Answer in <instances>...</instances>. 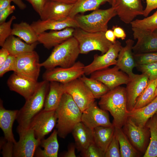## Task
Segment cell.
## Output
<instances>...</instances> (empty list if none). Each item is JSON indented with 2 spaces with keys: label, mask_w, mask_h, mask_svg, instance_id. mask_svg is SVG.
<instances>
[{
  "label": "cell",
  "mask_w": 157,
  "mask_h": 157,
  "mask_svg": "<svg viewBox=\"0 0 157 157\" xmlns=\"http://www.w3.org/2000/svg\"><path fill=\"white\" fill-rule=\"evenodd\" d=\"M29 2L34 10L40 16L47 0H25Z\"/></svg>",
  "instance_id": "45"
},
{
  "label": "cell",
  "mask_w": 157,
  "mask_h": 157,
  "mask_svg": "<svg viewBox=\"0 0 157 157\" xmlns=\"http://www.w3.org/2000/svg\"><path fill=\"white\" fill-rule=\"evenodd\" d=\"M19 139L14 144L13 157H33L41 140L37 139L33 130L29 128L19 134Z\"/></svg>",
  "instance_id": "13"
},
{
  "label": "cell",
  "mask_w": 157,
  "mask_h": 157,
  "mask_svg": "<svg viewBox=\"0 0 157 157\" xmlns=\"http://www.w3.org/2000/svg\"><path fill=\"white\" fill-rule=\"evenodd\" d=\"M80 54L78 43L73 36L55 46L47 58L40 63L46 69L57 66L67 68L76 62Z\"/></svg>",
  "instance_id": "4"
},
{
  "label": "cell",
  "mask_w": 157,
  "mask_h": 157,
  "mask_svg": "<svg viewBox=\"0 0 157 157\" xmlns=\"http://www.w3.org/2000/svg\"><path fill=\"white\" fill-rule=\"evenodd\" d=\"M115 129L113 126H99L93 130L94 142L104 154L114 135Z\"/></svg>",
  "instance_id": "31"
},
{
  "label": "cell",
  "mask_w": 157,
  "mask_h": 157,
  "mask_svg": "<svg viewBox=\"0 0 157 157\" xmlns=\"http://www.w3.org/2000/svg\"><path fill=\"white\" fill-rule=\"evenodd\" d=\"M122 47L121 43L116 40L105 53L100 55H94L92 61L89 64L85 66L84 74L90 75L95 71L107 68L111 65H115Z\"/></svg>",
  "instance_id": "11"
},
{
  "label": "cell",
  "mask_w": 157,
  "mask_h": 157,
  "mask_svg": "<svg viewBox=\"0 0 157 157\" xmlns=\"http://www.w3.org/2000/svg\"><path fill=\"white\" fill-rule=\"evenodd\" d=\"M72 132L76 147L79 151L87 148L94 142L93 130L87 127L81 122L76 125Z\"/></svg>",
  "instance_id": "26"
},
{
  "label": "cell",
  "mask_w": 157,
  "mask_h": 157,
  "mask_svg": "<svg viewBox=\"0 0 157 157\" xmlns=\"http://www.w3.org/2000/svg\"><path fill=\"white\" fill-rule=\"evenodd\" d=\"M15 9L14 5H10L7 8L0 11V24L6 22L8 17L13 13Z\"/></svg>",
  "instance_id": "46"
},
{
  "label": "cell",
  "mask_w": 157,
  "mask_h": 157,
  "mask_svg": "<svg viewBox=\"0 0 157 157\" xmlns=\"http://www.w3.org/2000/svg\"><path fill=\"white\" fill-rule=\"evenodd\" d=\"M76 146L75 144H71L68 147L67 151L63 155L64 157H76L75 152Z\"/></svg>",
  "instance_id": "50"
},
{
  "label": "cell",
  "mask_w": 157,
  "mask_h": 157,
  "mask_svg": "<svg viewBox=\"0 0 157 157\" xmlns=\"http://www.w3.org/2000/svg\"><path fill=\"white\" fill-rule=\"evenodd\" d=\"M136 65H145L157 62V51L134 54Z\"/></svg>",
  "instance_id": "38"
},
{
  "label": "cell",
  "mask_w": 157,
  "mask_h": 157,
  "mask_svg": "<svg viewBox=\"0 0 157 157\" xmlns=\"http://www.w3.org/2000/svg\"><path fill=\"white\" fill-rule=\"evenodd\" d=\"M145 126L149 129L150 141L144 157H157V113L150 118Z\"/></svg>",
  "instance_id": "34"
},
{
  "label": "cell",
  "mask_w": 157,
  "mask_h": 157,
  "mask_svg": "<svg viewBox=\"0 0 157 157\" xmlns=\"http://www.w3.org/2000/svg\"><path fill=\"white\" fill-rule=\"evenodd\" d=\"M40 83L14 72L8 78L7 84L11 90L19 94L26 100L35 93L39 87Z\"/></svg>",
  "instance_id": "19"
},
{
  "label": "cell",
  "mask_w": 157,
  "mask_h": 157,
  "mask_svg": "<svg viewBox=\"0 0 157 157\" xmlns=\"http://www.w3.org/2000/svg\"><path fill=\"white\" fill-rule=\"evenodd\" d=\"M57 121L55 110L43 109L33 118L29 128L33 130L36 138L41 140L52 131L56 126Z\"/></svg>",
  "instance_id": "12"
},
{
  "label": "cell",
  "mask_w": 157,
  "mask_h": 157,
  "mask_svg": "<svg viewBox=\"0 0 157 157\" xmlns=\"http://www.w3.org/2000/svg\"><path fill=\"white\" fill-rule=\"evenodd\" d=\"M90 75V77L101 82L110 90L121 85L126 84L130 79L128 75L116 65L111 68L95 71Z\"/></svg>",
  "instance_id": "14"
},
{
  "label": "cell",
  "mask_w": 157,
  "mask_h": 157,
  "mask_svg": "<svg viewBox=\"0 0 157 157\" xmlns=\"http://www.w3.org/2000/svg\"><path fill=\"white\" fill-rule=\"evenodd\" d=\"M49 87V82L43 80L40 82L35 93L26 100L24 106L18 110L16 119L18 124L17 131L19 134L29 129L33 118L44 109Z\"/></svg>",
  "instance_id": "3"
},
{
  "label": "cell",
  "mask_w": 157,
  "mask_h": 157,
  "mask_svg": "<svg viewBox=\"0 0 157 157\" xmlns=\"http://www.w3.org/2000/svg\"><path fill=\"white\" fill-rule=\"evenodd\" d=\"M18 111L6 109L3 107L2 101L0 100V127L3 131L5 138L14 144L17 142L14 138L13 127L16 119Z\"/></svg>",
  "instance_id": "25"
},
{
  "label": "cell",
  "mask_w": 157,
  "mask_h": 157,
  "mask_svg": "<svg viewBox=\"0 0 157 157\" xmlns=\"http://www.w3.org/2000/svg\"><path fill=\"white\" fill-rule=\"evenodd\" d=\"M16 17L12 16L7 22L0 24V46L2 47L7 38L12 35L11 26Z\"/></svg>",
  "instance_id": "39"
},
{
  "label": "cell",
  "mask_w": 157,
  "mask_h": 157,
  "mask_svg": "<svg viewBox=\"0 0 157 157\" xmlns=\"http://www.w3.org/2000/svg\"><path fill=\"white\" fill-rule=\"evenodd\" d=\"M79 78L87 86L95 99L100 98L110 90L101 82L90 77H88L85 74Z\"/></svg>",
  "instance_id": "36"
},
{
  "label": "cell",
  "mask_w": 157,
  "mask_h": 157,
  "mask_svg": "<svg viewBox=\"0 0 157 157\" xmlns=\"http://www.w3.org/2000/svg\"><path fill=\"white\" fill-rule=\"evenodd\" d=\"M11 0H0V11L11 5Z\"/></svg>",
  "instance_id": "53"
},
{
  "label": "cell",
  "mask_w": 157,
  "mask_h": 157,
  "mask_svg": "<svg viewBox=\"0 0 157 157\" xmlns=\"http://www.w3.org/2000/svg\"><path fill=\"white\" fill-rule=\"evenodd\" d=\"M81 155L83 157H104V153L94 142L87 148L81 151Z\"/></svg>",
  "instance_id": "42"
},
{
  "label": "cell",
  "mask_w": 157,
  "mask_h": 157,
  "mask_svg": "<svg viewBox=\"0 0 157 157\" xmlns=\"http://www.w3.org/2000/svg\"><path fill=\"white\" fill-rule=\"evenodd\" d=\"M64 88L65 92L71 96L82 112L95 102L93 94L79 78L64 84Z\"/></svg>",
  "instance_id": "8"
},
{
  "label": "cell",
  "mask_w": 157,
  "mask_h": 157,
  "mask_svg": "<svg viewBox=\"0 0 157 157\" xmlns=\"http://www.w3.org/2000/svg\"><path fill=\"white\" fill-rule=\"evenodd\" d=\"M105 33H91L79 28H74L73 36L78 43L80 54H85L93 51H99L101 55L106 52L113 43L106 38Z\"/></svg>",
  "instance_id": "6"
},
{
  "label": "cell",
  "mask_w": 157,
  "mask_h": 157,
  "mask_svg": "<svg viewBox=\"0 0 157 157\" xmlns=\"http://www.w3.org/2000/svg\"><path fill=\"white\" fill-rule=\"evenodd\" d=\"M11 35L17 37L28 44L38 42V35L31 25L26 22L13 24Z\"/></svg>",
  "instance_id": "30"
},
{
  "label": "cell",
  "mask_w": 157,
  "mask_h": 157,
  "mask_svg": "<svg viewBox=\"0 0 157 157\" xmlns=\"http://www.w3.org/2000/svg\"><path fill=\"white\" fill-rule=\"evenodd\" d=\"M106 2L111 5L112 0H78L72 8L69 17L74 18L79 13L94 11Z\"/></svg>",
  "instance_id": "33"
},
{
  "label": "cell",
  "mask_w": 157,
  "mask_h": 157,
  "mask_svg": "<svg viewBox=\"0 0 157 157\" xmlns=\"http://www.w3.org/2000/svg\"><path fill=\"white\" fill-rule=\"evenodd\" d=\"M122 128L133 146L139 152L144 154L150 141L149 129L146 126L141 127L136 125L128 117Z\"/></svg>",
  "instance_id": "9"
},
{
  "label": "cell",
  "mask_w": 157,
  "mask_h": 157,
  "mask_svg": "<svg viewBox=\"0 0 157 157\" xmlns=\"http://www.w3.org/2000/svg\"><path fill=\"white\" fill-rule=\"evenodd\" d=\"M84 65L80 61L67 68L60 67L46 69L42 75L44 80L56 81L63 84L71 82L84 74Z\"/></svg>",
  "instance_id": "10"
},
{
  "label": "cell",
  "mask_w": 157,
  "mask_h": 157,
  "mask_svg": "<svg viewBox=\"0 0 157 157\" xmlns=\"http://www.w3.org/2000/svg\"><path fill=\"white\" fill-rule=\"evenodd\" d=\"M16 57L10 55L4 64L0 67V77H2L6 72L14 71Z\"/></svg>",
  "instance_id": "43"
},
{
  "label": "cell",
  "mask_w": 157,
  "mask_h": 157,
  "mask_svg": "<svg viewBox=\"0 0 157 157\" xmlns=\"http://www.w3.org/2000/svg\"><path fill=\"white\" fill-rule=\"evenodd\" d=\"M113 7L120 19L126 24H130L137 16L143 15L142 0H116Z\"/></svg>",
  "instance_id": "16"
},
{
  "label": "cell",
  "mask_w": 157,
  "mask_h": 157,
  "mask_svg": "<svg viewBox=\"0 0 157 157\" xmlns=\"http://www.w3.org/2000/svg\"><path fill=\"white\" fill-rule=\"evenodd\" d=\"M38 42L28 44L19 38L11 35L7 38L2 47L6 49L10 55L16 57L34 51Z\"/></svg>",
  "instance_id": "27"
},
{
  "label": "cell",
  "mask_w": 157,
  "mask_h": 157,
  "mask_svg": "<svg viewBox=\"0 0 157 157\" xmlns=\"http://www.w3.org/2000/svg\"><path fill=\"white\" fill-rule=\"evenodd\" d=\"M115 134L119 141L121 157H139L142 154L133 146L122 128L115 127Z\"/></svg>",
  "instance_id": "32"
},
{
  "label": "cell",
  "mask_w": 157,
  "mask_h": 157,
  "mask_svg": "<svg viewBox=\"0 0 157 157\" xmlns=\"http://www.w3.org/2000/svg\"><path fill=\"white\" fill-rule=\"evenodd\" d=\"M39 57L34 50L16 57L14 72L22 76L37 81L41 66Z\"/></svg>",
  "instance_id": "7"
},
{
  "label": "cell",
  "mask_w": 157,
  "mask_h": 157,
  "mask_svg": "<svg viewBox=\"0 0 157 157\" xmlns=\"http://www.w3.org/2000/svg\"><path fill=\"white\" fill-rule=\"evenodd\" d=\"M146 6L144 9L143 16L147 17L153 10L157 8V0H146Z\"/></svg>",
  "instance_id": "47"
},
{
  "label": "cell",
  "mask_w": 157,
  "mask_h": 157,
  "mask_svg": "<svg viewBox=\"0 0 157 157\" xmlns=\"http://www.w3.org/2000/svg\"><path fill=\"white\" fill-rule=\"evenodd\" d=\"M55 111L58 135L64 139L72 132L76 125L81 122L82 112L71 96L65 92Z\"/></svg>",
  "instance_id": "2"
},
{
  "label": "cell",
  "mask_w": 157,
  "mask_h": 157,
  "mask_svg": "<svg viewBox=\"0 0 157 157\" xmlns=\"http://www.w3.org/2000/svg\"><path fill=\"white\" fill-rule=\"evenodd\" d=\"M157 86V79L150 81L147 87L137 99L134 109L143 107L152 101L156 97L155 93Z\"/></svg>",
  "instance_id": "35"
},
{
  "label": "cell",
  "mask_w": 157,
  "mask_h": 157,
  "mask_svg": "<svg viewBox=\"0 0 157 157\" xmlns=\"http://www.w3.org/2000/svg\"><path fill=\"white\" fill-rule=\"evenodd\" d=\"M74 5L66 4L47 0L40 16V19L42 20L65 19L69 17Z\"/></svg>",
  "instance_id": "21"
},
{
  "label": "cell",
  "mask_w": 157,
  "mask_h": 157,
  "mask_svg": "<svg viewBox=\"0 0 157 157\" xmlns=\"http://www.w3.org/2000/svg\"><path fill=\"white\" fill-rule=\"evenodd\" d=\"M31 25L38 35L49 30L59 31L67 28H78L75 19L69 17L63 20L40 19L33 22Z\"/></svg>",
  "instance_id": "22"
},
{
  "label": "cell",
  "mask_w": 157,
  "mask_h": 157,
  "mask_svg": "<svg viewBox=\"0 0 157 157\" xmlns=\"http://www.w3.org/2000/svg\"><path fill=\"white\" fill-rule=\"evenodd\" d=\"M117 15L115 8L105 10L97 9L86 15H76L74 18L78 28L87 32H105L109 21Z\"/></svg>",
  "instance_id": "5"
},
{
  "label": "cell",
  "mask_w": 157,
  "mask_h": 157,
  "mask_svg": "<svg viewBox=\"0 0 157 157\" xmlns=\"http://www.w3.org/2000/svg\"><path fill=\"white\" fill-rule=\"evenodd\" d=\"M150 81L147 76L142 73L135 74L130 79L125 88L128 112L133 110L137 100L148 85Z\"/></svg>",
  "instance_id": "18"
},
{
  "label": "cell",
  "mask_w": 157,
  "mask_h": 157,
  "mask_svg": "<svg viewBox=\"0 0 157 157\" xmlns=\"http://www.w3.org/2000/svg\"><path fill=\"white\" fill-rule=\"evenodd\" d=\"M155 95L156 97L157 96V87L156 88V91H155Z\"/></svg>",
  "instance_id": "57"
},
{
  "label": "cell",
  "mask_w": 157,
  "mask_h": 157,
  "mask_svg": "<svg viewBox=\"0 0 157 157\" xmlns=\"http://www.w3.org/2000/svg\"><path fill=\"white\" fill-rule=\"evenodd\" d=\"M153 32L157 36V28Z\"/></svg>",
  "instance_id": "56"
},
{
  "label": "cell",
  "mask_w": 157,
  "mask_h": 157,
  "mask_svg": "<svg viewBox=\"0 0 157 157\" xmlns=\"http://www.w3.org/2000/svg\"><path fill=\"white\" fill-rule=\"evenodd\" d=\"M136 27L153 32L157 28V10L152 15L142 19H136L130 24Z\"/></svg>",
  "instance_id": "37"
},
{
  "label": "cell",
  "mask_w": 157,
  "mask_h": 157,
  "mask_svg": "<svg viewBox=\"0 0 157 157\" xmlns=\"http://www.w3.org/2000/svg\"><path fill=\"white\" fill-rule=\"evenodd\" d=\"M68 5H74L78 0H49Z\"/></svg>",
  "instance_id": "54"
},
{
  "label": "cell",
  "mask_w": 157,
  "mask_h": 157,
  "mask_svg": "<svg viewBox=\"0 0 157 157\" xmlns=\"http://www.w3.org/2000/svg\"><path fill=\"white\" fill-rule=\"evenodd\" d=\"M112 30H113L116 38L124 40L126 37V33L122 28L117 25L113 26Z\"/></svg>",
  "instance_id": "48"
},
{
  "label": "cell",
  "mask_w": 157,
  "mask_h": 157,
  "mask_svg": "<svg viewBox=\"0 0 157 157\" xmlns=\"http://www.w3.org/2000/svg\"><path fill=\"white\" fill-rule=\"evenodd\" d=\"M98 104L101 108L110 112L115 127H122L128 118L125 88L119 86L110 90L100 98Z\"/></svg>",
  "instance_id": "1"
},
{
  "label": "cell",
  "mask_w": 157,
  "mask_h": 157,
  "mask_svg": "<svg viewBox=\"0 0 157 157\" xmlns=\"http://www.w3.org/2000/svg\"><path fill=\"white\" fill-rule=\"evenodd\" d=\"M74 28H67L59 31H50L38 34V42L49 49L73 37Z\"/></svg>",
  "instance_id": "23"
},
{
  "label": "cell",
  "mask_w": 157,
  "mask_h": 157,
  "mask_svg": "<svg viewBox=\"0 0 157 157\" xmlns=\"http://www.w3.org/2000/svg\"><path fill=\"white\" fill-rule=\"evenodd\" d=\"M18 8L23 10L26 7V5L23 1L22 0H11Z\"/></svg>",
  "instance_id": "52"
},
{
  "label": "cell",
  "mask_w": 157,
  "mask_h": 157,
  "mask_svg": "<svg viewBox=\"0 0 157 157\" xmlns=\"http://www.w3.org/2000/svg\"><path fill=\"white\" fill-rule=\"evenodd\" d=\"M104 157H121L119 142L115 132L105 153Z\"/></svg>",
  "instance_id": "41"
},
{
  "label": "cell",
  "mask_w": 157,
  "mask_h": 157,
  "mask_svg": "<svg viewBox=\"0 0 157 157\" xmlns=\"http://www.w3.org/2000/svg\"><path fill=\"white\" fill-rule=\"evenodd\" d=\"M134 43V41L131 39H128L126 41L125 45L122 46L119 51L115 65L120 70L127 74L130 78L135 75L133 69L136 66L132 51Z\"/></svg>",
  "instance_id": "20"
},
{
  "label": "cell",
  "mask_w": 157,
  "mask_h": 157,
  "mask_svg": "<svg viewBox=\"0 0 157 157\" xmlns=\"http://www.w3.org/2000/svg\"><path fill=\"white\" fill-rule=\"evenodd\" d=\"M10 55L6 49L2 47L0 49V67L4 64Z\"/></svg>",
  "instance_id": "49"
},
{
  "label": "cell",
  "mask_w": 157,
  "mask_h": 157,
  "mask_svg": "<svg viewBox=\"0 0 157 157\" xmlns=\"http://www.w3.org/2000/svg\"><path fill=\"white\" fill-rule=\"evenodd\" d=\"M81 122L92 130L99 126H113L108 111L99 108L95 102L82 112Z\"/></svg>",
  "instance_id": "15"
},
{
  "label": "cell",
  "mask_w": 157,
  "mask_h": 157,
  "mask_svg": "<svg viewBox=\"0 0 157 157\" xmlns=\"http://www.w3.org/2000/svg\"><path fill=\"white\" fill-rule=\"evenodd\" d=\"M64 93V84L56 81L50 82L43 109L47 111L55 110Z\"/></svg>",
  "instance_id": "28"
},
{
  "label": "cell",
  "mask_w": 157,
  "mask_h": 157,
  "mask_svg": "<svg viewBox=\"0 0 157 157\" xmlns=\"http://www.w3.org/2000/svg\"><path fill=\"white\" fill-rule=\"evenodd\" d=\"M134 39L137 40L132 48L134 54L157 51V36L153 32L132 27Z\"/></svg>",
  "instance_id": "17"
},
{
  "label": "cell",
  "mask_w": 157,
  "mask_h": 157,
  "mask_svg": "<svg viewBox=\"0 0 157 157\" xmlns=\"http://www.w3.org/2000/svg\"><path fill=\"white\" fill-rule=\"evenodd\" d=\"M157 113V96L146 106L128 112V117L136 125L144 126L148 120Z\"/></svg>",
  "instance_id": "24"
},
{
  "label": "cell",
  "mask_w": 157,
  "mask_h": 157,
  "mask_svg": "<svg viewBox=\"0 0 157 157\" xmlns=\"http://www.w3.org/2000/svg\"><path fill=\"white\" fill-rule=\"evenodd\" d=\"M14 143L8 141L4 138L0 140V148L2 149L1 152L4 157H13Z\"/></svg>",
  "instance_id": "44"
},
{
  "label": "cell",
  "mask_w": 157,
  "mask_h": 157,
  "mask_svg": "<svg viewBox=\"0 0 157 157\" xmlns=\"http://www.w3.org/2000/svg\"><path fill=\"white\" fill-rule=\"evenodd\" d=\"M56 129H55L50 135L45 139L41 140L40 146L43 149L39 147L35 151L34 156L38 157H57L59 149Z\"/></svg>",
  "instance_id": "29"
},
{
  "label": "cell",
  "mask_w": 157,
  "mask_h": 157,
  "mask_svg": "<svg viewBox=\"0 0 157 157\" xmlns=\"http://www.w3.org/2000/svg\"><path fill=\"white\" fill-rule=\"evenodd\" d=\"M106 38L109 41L113 43L116 41V38L112 30H107L105 33Z\"/></svg>",
  "instance_id": "51"
},
{
  "label": "cell",
  "mask_w": 157,
  "mask_h": 157,
  "mask_svg": "<svg viewBox=\"0 0 157 157\" xmlns=\"http://www.w3.org/2000/svg\"><path fill=\"white\" fill-rule=\"evenodd\" d=\"M135 67L142 73L147 75L149 81L157 79V62L147 64L137 65Z\"/></svg>",
  "instance_id": "40"
},
{
  "label": "cell",
  "mask_w": 157,
  "mask_h": 157,
  "mask_svg": "<svg viewBox=\"0 0 157 157\" xmlns=\"http://www.w3.org/2000/svg\"><path fill=\"white\" fill-rule=\"evenodd\" d=\"M116 0H112V7H113L115 4Z\"/></svg>",
  "instance_id": "55"
}]
</instances>
